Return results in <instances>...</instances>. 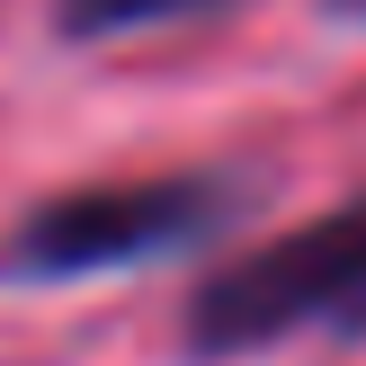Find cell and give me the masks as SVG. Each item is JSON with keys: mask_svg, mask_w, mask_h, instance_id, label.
<instances>
[{"mask_svg": "<svg viewBox=\"0 0 366 366\" xmlns=\"http://www.w3.org/2000/svg\"><path fill=\"white\" fill-rule=\"evenodd\" d=\"M232 206H242V188H224L206 170L63 188L0 232V286H71V277H107V268L179 259V250L214 242L232 224Z\"/></svg>", "mask_w": 366, "mask_h": 366, "instance_id": "cell-2", "label": "cell"}, {"mask_svg": "<svg viewBox=\"0 0 366 366\" xmlns=\"http://www.w3.org/2000/svg\"><path fill=\"white\" fill-rule=\"evenodd\" d=\"M179 340L206 366L286 349V340H366V197L206 268Z\"/></svg>", "mask_w": 366, "mask_h": 366, "instance_id": "cell-1", "label": "cell"}, {"mask_svg": "<svg viewBox=\"0 0 366 366\" xmlns=\"http://www.w3.org/2000/svg\"><path fill=\"white\" fill-rule=\"evenodd\" d=\"M232 0H54V27L99 45V36H143V27H170V18H214Z\"/></svg>", "mask_w": 366, "mask_h": 366, "instance_id": "cell-3", "label": "cell"}, {"mask_svg": "<svg viewBox=\"0 0 366 366\" xmlns=\"http://www.w3.org/2000/svg\"><path fill=\"white\" fill-rule=\"evenodd\" d=\"M331 9H340V18H366V0H331Z\"/></svg>", "mask_w": 366, "mask_h": 366, "instance_id": "cell-4", "label": "cell"}]
</instances>
